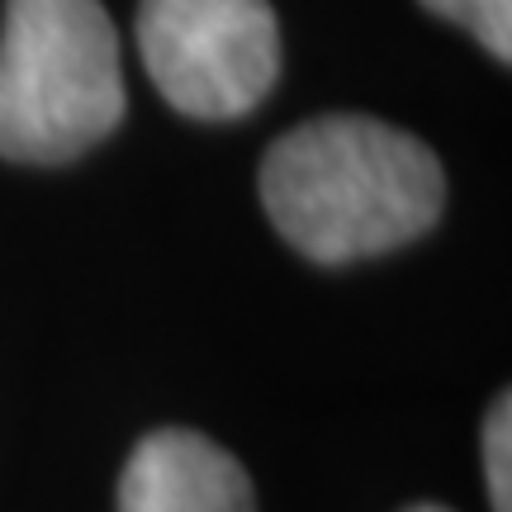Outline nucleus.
I'll return each instance as SVG.
<instances>
[{
	"label": "nucleus",
	"instance_id": "1",
	"mask_svg": "<svg viewBox=\"0 0 512 512\" xmlns=\"http://www.w3.org/2000/svg\"><path fill=\"white\" fill-rule=\"evenodd\" d=\"M275 233L318 266L394 252L441 219L446 171L432 147L370 114H323L290 128L261 162Z\"/></svg>",
	"mask_w": 512,
	"mask_h": 512
},
{
	"label": "nucleus",
	"instance_id": "2",
	"mask_svg": "<svg viewBox=\"0 0 512 512\" xmlns=\"http://www.w3.org/2000/svg\"><path fill=\"white\" fill-rule=\"evenodd\" d=\"M124 119L119 38L100 0H5L0 157L72 162Z\"/></svg>",
	"mask_w": 512,
	"mask_h": 512
},
{
	"label": "nucleus",
	"instance_id": "3",
	"mask_svg": "<svg viewBox=\"0 0 512 512\" xmlns=\"http://www.w3.org/2000/svg\"><path fill=\"white\" fill-rule=\"evenodd\" d=\"M138 53L171 110L242 119L275 86L280 29L266 0H143Z\"/></svg>",
	"mask_w": 512,
	"mask_h": 512
},
{
	"label": "nucleus",
	"instance_id": "4",
	"mask_svg": "<svg viewBox=\"0 0 512 512\" xmlns=\"http://www.w3.org/2000/svg\"><path fill=\"white\" fill-rule=\"evenodd\" d=\"M119 512H256V498L247 470L219 441L166 427L128 456Z\"/></svg>",
	"mask_w": 512,
	"mask_h": 512
},
{
	"label": "nucleus",
	"instance_id": "5",
	"mask_svg": "<svg viewBox=\"0 0 512 512\" xmlns=\"http://www.w3.org/2000/svg\"><path fill=\"white\" fill-rule=\"evenodd\" d=\"M422 5L432 15L470 29L498 62L512 57V0H422Z\"/></svg>",
	"mask_w": 512,
	"mask_h": 512
},
{
	"label": "nucleus",
	"instance_id": "6",
	"mask_svg": "<svg viewBox=\"0 0 512 512\" xmlns=\"http://www.w3.org/2000/svg\"><path fill=\"white\" fill-rule=\"evenodd\" d=\"M512 408L508 394L489 408L484 418V479H489V503L494 512H512Z\"/></svg>",
	"mask_w": 512,
	"mask_h": 512
},
{
	"label": "nucleus",
	"instance_id": "7",
	"mask_svg": "<svg viewBox=\"0 0 512 512\" xmlns=\"http://www.w3.org/2000/svg\"><path fill=\"white\" fill-rule=\"evenodd\" d=\"M408 512H446V508H437V503H418V508H408Z\"/></svg>",
	"mask_w": 512,
	"mask_h": 512
}]
</instances>
